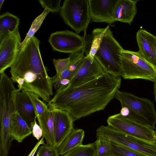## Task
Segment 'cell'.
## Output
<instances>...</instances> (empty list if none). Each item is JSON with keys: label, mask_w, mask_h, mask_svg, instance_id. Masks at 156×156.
Masks as SVG:
<instances>
[{"label": "cell", "mask_w": 156, "mask_h": 156, "mask_svg": "<svg viewBox=\"0 0 156 156\" xmlns=\"http://www.w3.org/2000/svg\"><path fill=\"white\" fill-rule=\"evenodd\" d=\"M109 27L108 25L104 28H95L90 34L84 33L83 37L85 45L84 51L85 56H88L92 59L94 58L95 55L100 48L104 35Z\"/></svg>", "instance_id": "cell-18"}, {"label": "cell", "mask_w": 156, "mask_h": 156, "mask_svg": "<svg viewBox=\"0 0 156 156\" xmlns=\"http://www.w3.org/2000/svg\"><path fill=\"white\" fill-rule=\"evenodd\" d=\"M57 148L48 144H44L39 147L36 156H59Z\"/></svg>", "instance_id": "cell-30"}, {"label": "cell", "mask_w": 156, "mask_h": 156, "mask_svg": "<svg viewBox=\"0 0 156 156\" xmlns=\"http://www.w3.org/2000/svg\"><path fill=\"white\" fill-rule=\"evenodd\" d=\"M51 108L54 115L53 146L57 148L74 129V121L67 111L59 109Z\"/></svg>", "instance_id": "cell-13"}, {"label": "cell", "mask_w": 156, "mask_h": 156, "mask_svg": "<svg viewBox=\"0 0 156 156\" xmlns=\"http://www.w3.org/2000/svg\"><path fill=\"white\" fill-rule=\"evenodd\" d=\"M32 134L37 140H39L43 136L42 130L40 125H38L36 121L32 129Z\"/></svg>", "instance_id": "cell-32"}, {"label": "cell", "mask_w": 156, "mask_h": 156, "mask_svg": "<svg viewBox=\"0 0 156 156\" xmlns=\"http://www.w3.org/2000/svg\"><path fill=\"white\" fill-rule=\"evenodd\" d=\"M84 131L81 129H73L57 148L59 155H62L71 150L82 145Z\"/></svg>", "instance_id": "cell-21"}, {"label": "cell", "mask_w": 156, "mask_h": 156, "mask_svg": "<svg viewBox=\"0 0 156 156\" xmlns=\"http://www.w3.org/2000/svg\"><path fill=\"white\" fill-rule=\"evenodd\" d=\"M154 134H155V137H156V130L154 131Z\"/></svg>", "instance_id": "cell-36"}, {"label": "cell", "mask_w": 156, "mask_h": 156, "mask_svg": "<svg viewBox=\"0 0 156 156\" xmlns=\"http://www.w3.org/2000/svg\"><path fill=\"white\" fill-rule=\"evenodd\" d=\"M114 98L120 102L122 107L128 108V114L125 117L154 129H156V112L154 104L150 100L119 90Z\"/></svg>", "instance_id": "cell-3"}, {"label": "cell", "mask_w": 156, "mask_h": 156, "mask_svg": "<svg viewBox=\"0 0 156 156\" xmlns=\"http://www.w3.org/2000/svg\"><path fill=\"white\" fill-rule=\"evenodd\" d=\"M121 82L120 76L105 72L88 82L56 92L47 105L67 111L74 121L104 109L115 97Z\"/></svg>", "instance_id": "cell-1"}, {"label": "cell", "mask_w": 156, "mask_h": 156, "mask_svg": "<svg viewBox=\"0 0 156 156\" xmlns=\"http://www.w3.org/2000/svg\"><path fill=\"white\" fill-rule=\"evenodd\" d=\"M138 52L148 61L156 66V37L141 29L136 34Z\"/></svg>", "instance_id": "cell-16"}, {"label": "cell", "mask_w": 156, "mask_h": 156, "mask_svg": "<svg viewBox=\"0 0 156 156\" xmlns=\"http://www.w3.org/2000/svg\"><path fill=\"white\" fill-rule=\"evenodd\" d=\"M48 42L54 51L70 54L84 50L85 45L83 36L69 30L51 34Z\"/></svg>", "instance_id": "cell-9"}, {"label": "cell", "mask_w": 156, "mask_h": 156, "mask_svg": "<svg viewBox=\"0 0 156 156\" xmlns=\"http://www.w3.org/2000/svg\"><path fill=\"white\" fill-rule=\"evenodd\" d=\"M121 76L126 79H143L156 81V66L138 51L123 49L121 52Z\"/></svg>", "instance_id": "cell-4"}, {"label": "cell", "mask_w": 156, "mask_h": 156, "mask_svg": "<svg viewBox=\"0 0 156 156\" xmlns=\"http://www.w3.org/2000/svg\"><path fill=\"white\" fill-rule=\"evenodd\" d=\"M18 91L11 78L4 72L0 74V135L4 138L11 135V122L15 111V101Z\"/></svg>", "instance_id": "cell-6"}, {"label": "cell", "mask_w": 156, "mask_h": 156, "mask_svg": "<svg viewBox=\"0 0 156 156\" xmlns=\"http://www.w3.org/2000/svg\"><path fill=\"white\" fill-rule=\"evenodd\" d=\"M40 43L35 36L30 38L18 51L10 72L20 91L33 92L48 103L53 94V84L42 61Z\"/></svg>", "instance_id": "cell-2"}, {"label": "cell", "mask_w": 156, "mask_h": 156, "mask_svg": "<svg viewBox=\"0 0 156 156\" xmlns=\"http://www.w3.org/2000/svg\"><path fill=\"white\" fill-rule=\"evenodd\" d=\"M46 144L53 146L54 143V115L52 109L49 108L43 114L37 117Z\"/></svg>", "instance_id": "cell-20"}, {"label": "cell", "mask_w": 156, "mask_h": 156, "mask_svg": "<svg viewBox=\"0 0 156 156\" xmlns=\"http://www.w3.org/2000/svg\"><path fill=\"white\" fill-rule=\"evenodd\" d=\"M105 72L94 58L85 56L76 73L70 80L68 86L76 87L102 75Z\"/></svg>", "instance_id": "cell-12"}, {"label": "cell", "mask_w": 156, "mask_h": 156, "mask_svg": "<svg viewBox=\"0 0 156 156\" xmlns=\"http://www.w3.org/2000/svg\"><path fill=\"white\" fill-rule=\"evenodd\" d=\"M15 111L32 130L37 116L32 103L27 91H18L15 101Z\"/></svg>", "instance_id": "cell-15"}, {"label": "cell", "mask_w": 156, "mask_h": 156, "mask_svg": "<svg viewBox=\"0 0 156 156\" xmlns=\"http://www.w3.org/2000/svg\"><path fill=\"white\" fill-rule=\"evenodd\" d=\"M44 137L43 136L41 140L36 144L28 156H34L37 150L40 145L44 144Z\"/></svg>", "instance_id": "cell-33"}, {"label": "cell", "mask_w": 156, "mask_h": 156, "mask_svg": "<svg viewBox=\"0 0 156 156\" xmlns=\"http://www.w3.org/2000/svg\"><path fill=\"white\" fill-rule=\"evenodd\" d=\"M123 49L114 38L109 27L94 58L105 72L121 77V52Z\"/></svg>", "instance_id": "cell-5"}, {"label": "cell", "mask_w": 156, "mask_h": 156, "mask_svg": "<svg viewBox=\"0 0 156 156\" xmlns=\"http://www.w3.org/2000/svg\"><path fill=\"white\" fill-rule=\"evenodd\" d=\"M96 136L95 156H110V146L107 139L101 136Z\"/></svg>", "instance_id": "cell-27"}, {"label": "cell", "mask_w": 156, "mask_h": 156, "mask_svg": "<svg viewBox=\"0 0 156 156\" xmlns=\"http://www.w3.org/2000/svg\"><path fill=\"white\" fill-rule=\"evenodd\" d=\"M118 0H89L91 21L113 23L114 13Z\"/></svg>", "instance_id": "cell-14"}, {"label": "cell", "mask_w": 156, "mask_h": 156, "mask_svg": "<svg viewBox=\"0 0 156 156\" xmlns=\"http://www.w3.org/2000/svg\"><path fill=\"white\" fill-rule=\"evenodd\" d=\"M138 0H118L114 13L116 21L131 25L137 13L136 3Z\"/></svg>", "instance_id": "cell-17"}, {"label": "cell", "mask_w": 156, "mask_h": 156, "mask_svg": "<svg viewBox=\"0 0 156 156\" xmlns=\"http://www.w3.org/2000/svg\"><path fill=\"white\" fill-rule=\"evenodd\" d=\"M154 96L155 99L156 101V81L154 82Z\"/></svg>", "instance_id": "cell-34"}, {"label": "cell", "mask_w": 156, "mask_h": 156, "mask_svg": "<svg viewBox=\"0 0 156 156\" xmlns=\"http://www.w3.org/2000/svg\"><path fill=\"white\" fill-rule=\"evenodd\" d=\"M20 19L8 12L0 16V37L13 32L18 28Z\"/></svg>", "instance_id": "cell-23"}, {"label": "cell", "mask_w": 156, "mask_h": 156, "mask_svg": "<svg viewBox=\"0 0 156 156\" xmlns=\"http://www.w3.org/2000/svg\"><path fill=\"white\" fill-rule=\"evenodd\" d=\"M21 42L18 28L13 32L0 37V74L12 66Z\"/></svg>", "instance_id": "cell-11"}, {"label": "cell", "mask_w": 156, "mask_h": 156, "mask_svg": "<svg viewBox=\"0 0 156 156\" xmlns=\"http://www.w3.org/2000/svg\"><path fill=\"white\" fill-rule=\"evenodd\" d=\"M27 92L32 103L37 117L41 116L49 109L48 106L39 98L37 95L31 92Z\"/></svg>", "instance_id": "cell-28"}, {"label": "cell", "mask_w": 156, "mask_h": 156, "mask_svg": "<svg viewBox=\"0 0 156 156\" xmlns=\"http://www.w3.org/2000/svg\"><path fill=\"white\" fill-rule=\"evenodd\" d=\"M96 142L81 145L69 151L62 156H95Z\"/></svg>", "instance_id": "cell-25"}, {"label": "cell", "mask_w": 156, "mask_h": 156, "mask_svg": "<svg viewBox=\"0 0 156 156\" xmlns=\"http://www.w3.org/2000/svg\"><path fill=\"white\" fill-rule=\"evenodd\" d=\"M59 13L65 23L76 33H86L91 21L89 0H65Z\"/></svg>", "instance_id": "cell-8"}, {"label": "cell", "mask_w": 156, "mask_h": 156, "mask_svg": "<svg viewBox=\"0 0 156 156\" xmlns=\"http://www.w3.org/2000/svg\"><path fill=\"white\" fill-rule=\"evenodd\" d=\"M70 61V58H63L53 59V62L55 67L56 74L51 77L52 82L56 80L61 75L63 71L67 68Z\"/></svg>", "instance_id": "cell-29"}, {"label": "cell", "mask_w": 156, "mask_h": 156, "mask_svg": "<svg viewBox=\"0 0 156 156\" xmlns=\"http://www.w3.org/2000/svg\"><path fill=\"white\" fill-rule=\"evenodd\" d=\"M100 135L121 145L148 156H156V140H144L126 134L108 125L101 126L96 130Z\"/></svg>", "instance_id": "cell-7"}, {"label": "cell", "mask_w": 156, "mask_h": 156, "mask_svg": "<svg viewBox=\"0 0 156 156\" xmlns=\"http://www.w3.org/2000/svg\"><path fill=\"white\" fill-rule=\"evenodd\" d=\"M43 8L49 10L52 13H57L59 12L61 8V0H43L38 1Z\"/></svg>", "instance_id": "cell-31"}, {"label": "cell", "mask_w": 156, "mask_h": 156, "mask_svg": "<svg viewBox=\"0 0 156 156\" xmlns=\"http://www.w3.org/2000/svg\"><path fill=\"white\" fill-rule=\"evenodd\" d=\"M107 140L110 146V156H148Z\"/></svg>", "instance_id": "cell-26"}, {"label": "cell", "mask_w": 156, "mask_h": 156, "mask_svg": "<svg viewBox=\"0 0 156 156\" xmlns=\"http://www.w3.org/2000/svg\"><path fill=\"white\" fill-rule=\"evenodd\" d=\"M4 1V0H0V9H1L2 5Z\"/></svg>", "instance_id": "cell-35"}, {"label": "cell", "mask_w": 156, "mask_h": 156, "mask_svg": "<svg viewBox=\"0 0 156 156\" xmlns=\"http://www.w3.org/2000/svg\"><path fill=\"white\" fill-rule=\"evenodd\" d=\"M107 122L108 125L126 134L144 140H156L154 129L129 119L120 113L109 116Z\"/></svg>", "instance_id": "cell-10"}, {"label": "cell", "mask_w": 156, "mask_h": 156, "mask_svg": "<svg viewBox=\"0 0 156 156\" xmlns=\"http://www.w3.org/2000/svg\"><path fill=\"white\" fill-rule=\"evenodd\" d=\"M11 134L13 140L22 142L26 137L32 133L26 122L16 111L13 114L11 122Z\"/></svg>", "instance_id": "cell-19"}, {"label": "cell", "mask_w": 156, "mask_h": 156, "mask_svg": "<svg viewBox=\"0 0 156 156\" xmlns=\"http://www.w3.org/2000/svg\"><path fill=\"white\" fill-rule=\"evenodd\" d=\"M50 12L49 10L44 9L41 13L34 20L25 38L19 45L18 51L21 49L27 41L34 36L35 34L40 28L45 18Z\"/></svg>", "instance_id": "cell-24"}, {"label": "cell", "mask_w": 156, "mask_h": 156, "mask_svg": "<svg viewBox=\"0 0 156 156\" xmlns=\"http://www.w3.org/2000/svg\"><path fill=\"white\" fill-rule=\"evenodd\" d=\"M85 56L84 50L69 54V57L70 58V61L69 65L60 76L53 83L57 80H64L69 84L70 80L76 73Z\"/></svg>", "instance_id": "cell-22"}]
</instances>
